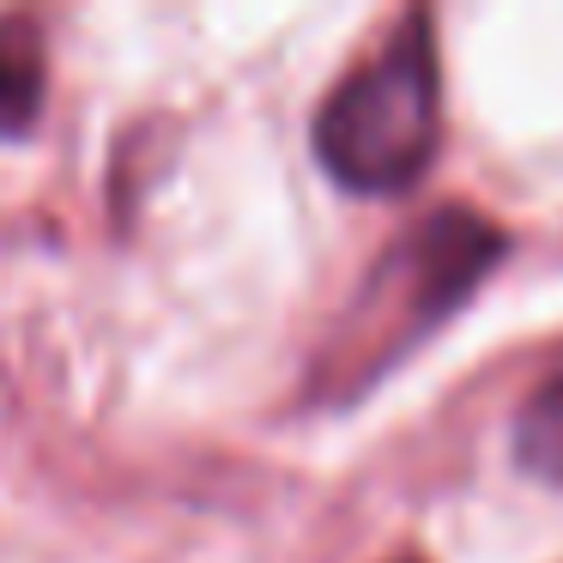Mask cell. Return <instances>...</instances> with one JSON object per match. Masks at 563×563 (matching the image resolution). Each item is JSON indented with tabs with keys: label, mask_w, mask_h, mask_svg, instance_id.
<instances>
[{
	"label": "cell",
	"mask_w": 563,
	"mask_h": 563,
	"mask_svg": "<svg viewBox=\"0 0 563 563\" xmlns=\"http://www.w3.org/2000/svg\"><path fill=\"white\" fill-rule=\"evenodd\" d=\"M49 49L31 19H0V140H19L43 115Z\"/></svg>",
	"instance_id": "3"
},
{
	"label": "cell",
	"mask_w": 563,
	"mask_h": 563,
	"mask_svg": "<svg viewBox=\"0 0 563 563\" xmlns=\"http://www.w3.org/2000/svg\"><path fill=\"white\" fill-rule=\"evenodd\" d=\"M442 79L430 13H406L316 115V158L352 195H400L437 158Z\"/></svg>",
	"instance_id": "1"
},
{
	"label": "cell",
	"mask_w": 563,
	"mask_h": 563,
	"mask_svg": "<svg viewBox=\"0 0 563 563\" xmlns=\"http://www.w3.org/2000/svg\"><path fill=\"white\" fill-rule=\"evenodd\" d=\"M515 461L545 485H563V376L533 388L515 412Z\"/></svg>",
	"instance_id": "4"
},
{
	"label": "cell",
	"mask_w": 563,
	"mask_h": 563,
	"mask_svg": "<svg viewBox=\"0 0 563 563\" xmlns=\"http://www.w3.org/2000/svg\"><path fill=\"white\" fill-rule=\"evenodd\" d=\"M509 236L473 207H437L418 231H406L388 255L376 261L345 328L333 333V352L321 364L328 388H357L376 369H388L406 345H418L442 316L466 303L478 279L503 261Z\"/></svg>",
	"instance_id": "2"
}]
</instances>
